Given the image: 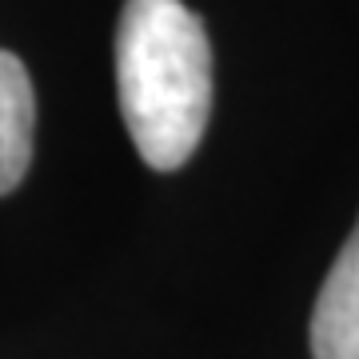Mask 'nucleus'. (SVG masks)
<instances>
[{
    "instance_id": "nucleus-1",
    "label": "nucleus",
    "mask_w": 359,
    "mask_h": 359,
    "mask_svg": "<svg viewBox=\"0 0 359 359\" xmlns=\"http://www.w3.org/2000/svg\"><path fill=\"white\" fill-rule=\"evenodd\" d=\"M116 92L144 164L184 168L212 112L204 20L180 0H128L116 25Z\"/></svg>"
},
{
    "instance_id": "nucleus-2",
    "label": "nucleus",
    "mask_w": 359,
    "mask_h": 359,
    "mask_svg": "<svg viewBox=\"0 0 359 359\" xmlns=\"http://www.w3.org/2000/svg\"><path fill=\"white\" fill-rule=\"evenodd\" d=\"M311 355L359 359V219L339 248L311 311Z\"/></svg>"
},
{
    "instance_id": "nucleus-3",
    "label": "nucleus",
    "mask_w": 359,
    "mask_h": 359,
    "mask_svg": "<svg viewBox=\"0 0 359 359\" xmlns=\"http://www.w3.org/2000/svg\"><path fill=\"white\" fill-rule=\"evenodd\" d=\"M36 96L16 52L0 48V196H8L32 164Z\"/></svg>"
}]
</instances>
